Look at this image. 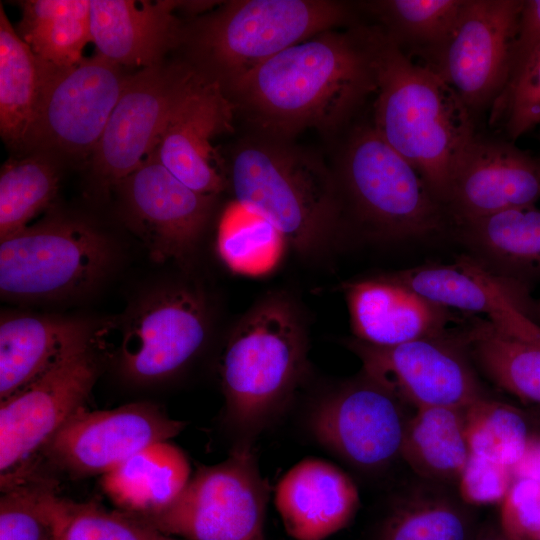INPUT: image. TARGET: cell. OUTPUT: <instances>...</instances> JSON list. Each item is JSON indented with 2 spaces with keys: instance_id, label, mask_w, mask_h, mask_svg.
I'll use <instances>...</instances> for the list:
<instances>
[{
  "instance_id": "603a6c76",
  "label": "cell",
  "mask_w": 540,
  "mask_h": 540,
  "mask_svg": "<svg viewBox=\"0 0 540 540\" xmlns=\"http://www.w3.org/2000/svg\"><path fill=\"white\" fill-rule=\"evenodd\" d=\"M180 2L89 0L90 31L96 53L120 67L161 64L181 36L174 14Z\"/></svg>"
},
{
  "instance_id": "d590c367",
  "label": "cell",
  "mask_w": 540,
  "mask_h": 540,
  "mask_svg": "<svg viewBox=\"0 0 540 540\" xmlns=\"http://www.w3.org/2000/svg\"><path fill=\"white\" fill-rule=\"evenodd\" d=\"M282 241L269 222L237 203L225 212L219 226V254L237 272L255 273L271 266Z\"/></svg>"
},
{
  "instance_id": "83f0119b",
  "label": "cell",
  "mask_w": 540,
  "mask_h": 540,
  "mask_svg": "<svg viewBox=\"0 0 540 540\" xmlns=\"http://www.w3.org/2000/svg\"><path fill=\"white\" fill-rule=\"evenodd\" d=\"M463 411L419 408L407 420L400 456L414 472L434 481L459 480L470 455Z\"/></svg>"
},
{
  "instance_id": "74e56055",
  "label": "cell",
  "mask_w": 540,
  "mask_h": 540,
  "mask_svg": "<svg viewBox=\"0 0 540 540\" xmlns=\"http://www.w3.org/2000/svg\"><path fill=\"white\" fill-rule=\"evenodd\" d=\"M492 108L493 121L503 118L512 139L540 123V49L510 79Z\"/></svg>"
},
{
  "instance_id": "52a82bcc",
  "label": "cell",
  "mask_w": 540,
  "mask_h": 540,
  "mask_svg": "<svg viewBox=\"0 0 540 540\" xmlns=\"http://www.w3.org/2000/svg\"><path fill=\"white\" fill-rule=\"evenodd\" d=\"M268 496L253 446H234L226 460L200 466L165 508L129 513L182 540H266Z\"/></svg>"
},
{
  "instance_id": "e0dca14e",
  "label": "cell",
  "mask_w": 540,
  "mask_h": 540,
  "mask_svg": "<svg viewBox=\"0 0 540 540\" xmlns=\"http://www.w3.org/2000/svg\"><path fill=\"white\" fill-rule=\"evenodd\" d=\"M117 185L128 219L154 260L184 259L194 250L215 196L186 186L154 151Z\"/></svg>"
},
{
  "instance_id": "f35d334b",
  "label": "cell",
  "mask_w": 540,
  "mask_h": 540,
  "mask_svg": "<svg viewBox=\"0 0 540 540\" xmlns=\"http://www.w3.org/2000/svg\"><path fill=\"white\" fill-rule=\"evenodd\" d=\"M501 504L500 528L510 540H540V479L518 477Z\"/></svg>"
},
{
  "instance_id": "4316f807",
  "label": "cell",
  "mask_w": 540,
  "mask_h": 540,
  "mask_svg": "<svg viewBox=\"0 0 540 540\" xmlns=\"http://www.w3.org/2000/svg\"><path fill=\"white\" fill-rule=\"evenodd\" d=\"M461 338L471 362L490 381L522 401L540 404V325L516 336L473 318Z\"/></svg>"
},
{
  "instance_id": "6da1fadb",
  "label": "cell",
  "mask_w": 540,
  "mask_h": 540,
  "mask_svg": "<svg viewBox=\"0 0 540 540\" xmlns=\"http://www.w3.org/2000/svg\"><path fill=\"white\" fill-rule=\"evenodd\" d=\"M375 91L371 51L364 28L358 27L295 44L226 93L270 137L286 140L307 128L339 126Z\"/></svg>"
},
{
  "instance_id": "2e32d148",
  "label": "cell",
  "mask_w": 540,
  "mask_h": 540,
  "mask_svg": "<svg viewBox=\"0 0 540 540\" xmlns=\"http://www.w3.org/2000/svg\"><path fill=\"white\" fill-rule=\"evenodd\" d=\"M207 333L205 305L196 293L175 288L152 294L124 331L120 370L137 383L170 378L199 353Z\"/></svg>"
},
{
  "instance_id": "44dd1931",
  "label": "cell",
  "mask_w": 540,
  "mask_h": 540,
  "mask_svg": "<svg viewBox=\"0 0 540 540\" xmlns=\"http://www.w3.org/2000/svg\"><path fill=\"white\" fill-rule=\"evenodd\" d=\"M354 338L393 346L460 330L466 322L430 302L389 272L342 284Z\"/></svg>"
},
{
  "instance_id": "3957f363",
  "label": "cell",
  "mask_w": 540,
  "mask_h": 540,
  "mask_svg": "<svg viewBox=\"0 0 540 540\" xmlns=\"http://www.w3.org/2000/svg\"><path fill=\"white\" fill-rule=\"evenodd\" d=\"M308 340L288 299L269 296L251 308L222 352L225 421L235 446H253L286 411L307 369Z\"/></svg>"
},
{
  "instance_id": "ab89813d",
  "label": "cell",
  "mask_w": 540,
  "mask_h": 540,
  "mask_svg": "<svg viewBox=\"0 0 540 540\" xmlns=\"http://www.w3.org/2000/svg\"><path fill=\"white\" fill-rule=\"evenodd\" d=\"M513 481L510 468L473 454L458 480L463 501L471 505L502 503Z\"/></svg>"
},
{
  "instance_id": "1f68e13d",
  "label": "cell",
  "mask_w": 540,
  "mask_h": 540,
  "mask_svg": "<svg viewBox=\"0 0 540 540\" xmlns=\"http://www.w3.org/2000/svg\"><path fill=\"white\" fill-rule=\"evenodd\" d=\"M42 502L54 540H182L162 533L129 512L109 510L94 501L61 497L52 482L45 489Z\"/></svg>"
},
{
  "instance_id": "4dcf8cb0",
  "label": "cell",
  "mask_w": 540,
  "mask_h": 540,
  "mask_svg": "<svg viewBox=\"0 0 540 540\" xmlns=\"http://www.w3.org/2000/svg\"><path fill=\"white\" fill-rule=\"evenodd\" d=\"M58 165L45 151L11 158L0 171V240L30 225L58 191Z\"/></svg>"
},
{
  "instance_id": "484cf974",
  "label": "cell",
  "mask_w": 540,
  "mask_h": 540,
  "mask_svg": "<svg viewBox=\"0 0 540 540\" xmlns=\"http://www.w3.org/2000/svg\"><path fill=\"white\" fill-rule=\"evenodd\" d=\"M191 478L186 455L169 441L154 443L101 477L119 510L147 514L172 503Z\"/></svg>"
},
{
  "instance_id": "8d00e7d4",
  "label": "cell",
  "mask_w": 540,
  "mask_h": 540,
  "mask_svg": "<svg viewBox=\"0 0 540 540\" xmlns=\"http://www.w3.org/2000/svg\"><path fill=\"white\" fill-rule=\"evenodd\" d=\"M51 482L31 476L2 491L0 540H53L50 519L42 497Z\"/></svg>"
},
{
  "instance_id": "836d02e7",
  "label": "cell",
  "mask_w": 540,
  "mask_h": 540,
  "mask_svg": "<svg viewBox=\"0 0 540 540\" xmlns=\"http://www.w3.org/2000/svg\"><path fill=\"white\" fill-rule=\"evenodd\" d=\"M465 0H382L367 6L401 48L427 51L431 59L451 35Z\"/></svg>"
},
{
  "instance_id": "5bb4252c",
  "label": "cell",
  "mask_w": 540,
  "mask_h": 540,
  "mask_svg": "<svg viewBox=\"0 0 540 540\" xmlns=\"http://www.w3.org/2000/svg\"><path fill=\"white\" fill-rule=\"evenodd\" d=\"M407 420L401 402L363 373L317 400L309 429L324 448L362 469H380L400 456Z\"/></svg>"
},
{
  "instance_id": "b9f144b4",
  "label": "cell",
  "mask_w": 540,
  "mask_h": 540,
  "mask_svg": "<svg viewBox=\"0 0 540 540\" xmlns=\"http://www.w3.org/2000/svg\"><path fill=\"white\" fill-rule=\"evenodd\" d=\"M473 540H510L500 529L489 527L475 535Z\"/></svg>"
},
{
  "instance_id": "5b68a950",
  "label": "cell",
  "mask_w": 540,
  "mask_h": 540,
  "mask_svg": "<svg viewBox=\"0 0 540 540\" xmlns=\"http://www.w3.org/2000/svg\"><path fill=\"white\" fill-rule=\"evenodd\" d=\"M347 5L328 0H238L201 24L195 47L205 76L225 91L283 50L344 23Z\"/></svg>"
},
{
  "instance_id": "ac0fdd59",
  "label": "cell",
  "mask_w": 540,
  "mask_h": 540,
  "mask_svg": "<svg viewBox=\"0 0 540 540\" xmlns=\"http://www.w3.org/2000/svg\"><path fill=\"white\" fill-rule=\"evenodd\" d=\"M539 198L540 159L510 143L476 135L454 170L445 207L455 227L535 205Z\"/></svg>"
},
{
  "instance_id": "d6a6232c",
  "label": "cell",
  "mask_w": 540,
  "mask_h": 540,
  "mask_svg": "<svg viewBox=\"0 0 540 540\" xmlns=\"http://www.w3.org/2000/svg\"><path fill=\"white\" fill-rule=\"evenodd\" d=\"M470 515L450 498L416 491L397 500L386 515L378 540H473Z\"/></svg>"
},
{
  "instance_id": "f1b7e54d",
  "label": "cell",
  "mask_w": 540,
  "mask_h": 540,
  "mask_svg": "<svg viewBox=\"0 0 540 540\" xmlns=\"http://www.w3.org/2000/svg\"><path fill=\"white\" fill-rule=\"evenodd\" d=\"M43 62L12 27L0 5V133L14 148H25L38 106Z\"/></svg>"
},
{
  "instance_id": "60d3db41",
  "label": "cell",
  "mask_w": 540,
  "mask_h": 540,
  "mask_svg": "<svg viewBox=\"0 0 540 540\" xmlns=\"http://www.w3.org/2000/svg\"><path fill=\"white\" fill-rule=\"evenodd\" d=\"M539 49L540 0L524 1L513 45L509 81Z\"/></svg>"
},
{
  "instance_id": "9a60e30c",
  "label": "cell",
  "mask_w": 540,
  "mask_h": 540,
  "mask_svg": "<svg viewBox=\"0 0 540 540\" xmlns=\"http://www.w3.org/2000/svg\"><path fill=\"white\" fill-rule=\"evenodd\" d=\"M197 72L162 64L132 74L91 156L108 184H118L152 153Z\"/></svg>"
},
{
  "instance_id": "ba28073f",
  "label": "cell",
  "mask_w": 540,
  "mask_h": 540,
  "mask_svg": "<svg viewBox=\"0 0 540 540\" xmlns=\"http://www.w3.org/2000/svg\"><path fill=\"white\" fill-rule=\"evenodd\" d=\"M110 256L107 239L89 225L44 219L1 240V295L45 300L78 293L103 274Z\"/></svg>"
},
{
  "instance_id": "e575fe53",
  "label": "cell",
  "mask_w": 540,
  "mask_h": 540,
  "mask_svg": "<svg viewBox=\"0 0 540 540\" xmlns=\"http://www.w3.org/2000/svg\"><path fill=\"white\" fill-rule=\"evenodd\" d=\"M463 412L470 454L500 463L513 472L531 447L528 423L522 412L486 396Z\"/></svg>"
},
{
  "instance_id": "7bdbcfd3",
  "label": "cell",
  "mask_w": 540,
  "mask_h": 540,
  "mask_svg": "<svg viewBox=\"0 0 540 540\" xmlns=\"http://www.w3.org/2000/svg\"><path fill=\"white\" fill-rule=\"evenodd\" d=\"M536 448H537L536 450H537V452H538V455L540 456V438H539V441H538V443H537V447H536Z\"/></svg>"
},
{
  "instance_id": "30bf717a",
  "label": "cell",
  "mask_w": 540,
  "mask_h": 540,
  "mask_svg": "<svg viewBox=\"0 0 540 540\" xmlns=\"http://www.w3.org/2000/svg\"><path fill=\"white\" fill-rule=\"evenodd\" d=\"M42 62V86L25 148L92 156L131 75L97 53L68 67Z\"/></svg>"
},
{
  "instance_id": "8992f818",
  "label": "cell",
  "mask_w": 540,
  "mask_h": 540,
  "mask_svg": "<svg viewBox=\"0 0 540 540\" xmlns=\"http://www.w3.org/2000/svg\"><path fill=\"white\" fill-rule=\"evenodd\" d=\"M340 177L356 217L377 237H426L452 224L422 175L373 125L353 131L342 155Z\"/></svg>"
},
{
  "instance_id": "9c48e42d",
  "label": "cell",
  "mask_w": 540,
  "mask_h": 540,
  "mask_svg": "<svg viewBox=\"0 0 540 540\" xmlns=\"http://www.w3.org/2000/svg\"><path fill=\"white\" fill-rule=\"evenodd\" d=\"M88 341L1 401L0 478L7 490L32 475L33 460L89 397L99 361Z\"/></svg>"
},
{
  "instance_id": "8fae6325",
  "label": "cell",
  "mask_w": 540,
  "mask_h": 540,
  "mask_svg": "<svg viewBox=\"0 0 540 540\" xmlns=\"http://www.w3.org/2000/svg\"><path fill=\"white\" fill-rule=\"evenodd\" d=\"M463 328L393 346L372 345L356 338L347 340L346 346L360 359L363 373L401 403L416 409L464 410L485 394L464 347Z\"/></svg>"
},
{
  "instance_id": "7402d4cb",
  "label": "cell",
  "mask_w": 540,
  "mask_h": 540,
  "mask_svg": "<svg viewBox=\"0 0 540 540\" xmlns=\"http://www.w3.org/2000/svg\"><path fill=\"white\" fill-rule=\"evenodd\" d=\"M274 502L291 538L325 540L351 522L360 500L355 483L343 470L310 457L281 478Z\"/></svg>"
},
{
  "instance_id": "7c38bea8",
  "label": "cell",
  "mask_w": 540,
  "mask_h": 540,
  "mask_svg": "<svg viewBox=\"0 0 540 540\" xmlns=\"http://www.w3.org/2000/svg\"><path fill=\"white\" fill-rule=\"evenodd\" d=\"M523 3L465 0L451 35L428 65L472 115L493 105L508 84Z\"/></svg>"
},
{
  "instance_id": "4fadbf2b",
  "label": "cell",
  "mask_w": 540,
  "mask_h": 540,
  "mask_svg": "<svg viewBox=\"0 0 540 540\" xmlns=\"http://www.w3.org/2000/svg\"><path fill=\"white\" fill-rule=\"evenodd\" d=\"M186 423L143 401L109 410L79 409L43 454L73 478L108 474L142 449L178 435Z\"/></svg>"
},
{
  "instance_id": "f546056e",
  "label": "cell",
  "mask_w": 540,
  "mask_h": 540,
  "mask_svg": "<svg viewBox=\"0 0 540 540\" xmlns=\"http://www.w3.org/2000/svg\"><path fill=\"white\" fill-rule=\"evenodd\" d=\"M20 6L18 34L40 60L68 67L84 59L92 42L89 0H29Z\"/></svg>"
},
{
  "instance_id": "ffe728a7",
  "label": "cell",
  "mask_w": 540,
  "mask_h": 540,
  "mask_svg": "<svg viewBox=\"0 0 540 540\" xmlns=\"http://www.w3.org/2000/svg\"><path fill=\"white\" fill-rule=\"evenodd\" d=\"M389 274L432 303L464 314L486 316L505 334L522 335L538 325L528 315L523 288L494 275L471 256Z\"/></svg>"
},
{
  "instance_id": "d4e9b609",
  "label": "cell",
  "mask_w": 540,
  "mask_h": 540,
  "mask_svg": "<svg viewBox=\"0 0 540 540\" xmlns=\"http://www.w3.org/2000/svg\"><path fill=\"white\" fill-rule=\"evenodd\" d=\"M470 255L494 275L521 288L540 279V209L512 208L455 226Z\"/></svg>"
},
{
  "instance_id": "277c9868",
  "label": "cell",
  "mask_w": 540,
  "mask_h": 540,
  "mask_svg": "<svg viewBox=\"0 0 540 540\" xmlns=\"http://www.w3.org/2000/svg\"><path fill=\"white\" fill-rule=\"evenodd\" d=\"M228 181L235 203L269 222L301 254L317 256L333 245L340 192L315 156L270 136L245 141L233 154Z\"/></svg>"
},
{
  "instance_id": "d6986e66",
  "label": "cell",
  "mask_w": 540,
  "mask_h": 540,
  "mask_svg": "<svg viewBox=\"0 0 540 540\" xmlns=\"http://www.w3.org/2000/svg\"><path fill=\"white\" fill-rule=\"evenodd\" d=\"M234 108L217 81L197 72L154 150L159 161L196 192L216 196L227 185L211 140L230 128Z\"/></svg>"
},
{
  "instance_id": "ee69618b",
  "label": "cell",
  "mask_w": 540,
  "mask_h": 540,
  "mask_svg": "<svg viewBox=\"0 0 540 540\" xmlns=\"http://www.w3.org/2000/svg\"><path fill=\"white\" fill-rule=\"evenodd\" d=\"M536 308H537V309H535V311L540 315V301L538 302Z\"/></svg>"
},
{
  "instance_id": "f6af8a7d",
  "label": "cell",
  "mask_w": 540,
  "mask_h": 540,
  "mask_svg": "<svg viewBox=\"0 0 540 540\" xmlns=\"http://www.w3.org/2000/svg\"><path fill=\"white\" fill-rule=\"evenodd\" d=\"M54 540V539H53Z\"/></svg>"
},
{
  "instance_id": "cb8c5ba5",
  "label": "cell",
  "mask_w": 540,
  "mask_h": 540,
  "mask_svg": "<svg viewBox=\"0 0 540 540\" xmlns=\"http://www.w3.org/2000/svg\"><path fill=\"white\" fill-rule=\"evenodd\" d=\"M91 340L79 321L11 314L0 323V399L35 381L75 348Z\"/></svg>"
},
{
  "instance_id": "7a4b0ae2",
  "label": "cell",
  "mask_w": 540,
  "mask_h": 540,
  "mask_svg": "<svg viewBox=\"0 0 540 540\" xmlns=\"http://www.w3.org/2000/svg\"><path fill=\"white\" fill-rule=\"evenodd\" d=\"M363 28L376 78L373 127L445 206L454 170L476 136L473 115L434 69L416 64L381 28Z\"/></svg>"
}]
</instances>
